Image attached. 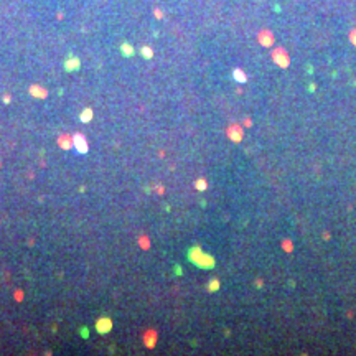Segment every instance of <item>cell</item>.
Segmentation results:
<instances>
[{
    "instance_id": "cell-19",
    "label": "cell",
    "mask_w": 356,
    "mask_h": 356,
    "mask_svg": "<svg viewBox=\"0 0 356 356\" xmlns=\"http://www.w3.org/2000/svg\"><path fill=\"white\" fill-rule=\"evenodd\" d=\"M251 124H252L251 119H246V121H244V126H246V127H251Z\"/></svg>"
},
{
    "instance_id": "cell-2",
    "label": "cell",
    "mask_w": 356,
    "mask_h": 356,
    "mask_svg": "<svg viewBox=\"0 0 356 356\" xmlns=\"http://www.w3.org/2000/svg\"><path fill=\"white\" fill-rule=\"evenodd\" d=\"M272 59H274V63H275L279 68H282V69H287V68L290 66L289 53H287L284 48H280V46H277L275 50L272 51Z\"/></svg>"
},
{
    "instance_id": "cell-3",
    "label": "cell",
    "mask_w": 356,
    "mask_h": 356,
    "mask_svg": "<svg viewBox=\"0 0 356 356\" xmlns=\"http://www.w3.org/2000/svg\"><path fill=\"white\" fill-rule=\"evenodd\" d=\"M257 41H259L260 46H264V48H270L274 46L275 43V36L270 30H260L259 35H257Z\"/></svg>"
},
{
    "instance_id": "cell-9",
    "label": "cell",
    "mask_w": 356,
    "mask_h": 356,
    "mask_svg": "<svg viewBox=\"0 0 356 356\" xmlns=\"http://www.w3.org/2000/svg\"><path fill=\"white\" fill-rule=\"evenodd\" d=\"M30 94L33 97H38V99H46V91L41 89L40 86H31L30 88Z\"/></svg>"
},
{
    "instance_id": "cell-8",
    "label": "cell",
    "mask_w": 356,
    "mask_h": 356,
    "mask_svg": "<svg viewBox=\"0 0 356 356\" xmlns=\"http://www.w3.org/2000/svg\"><path fill=\"white\" fill-rule=\"evenodd\" d=\"M58 143L61 148H64V150H69L73 147V137H68V135H61V137L58 138Z\"/></svg>"
},
{
    "instance_id": "cell-7",
    "label": "cell",
    "mask_w": 356,
    "mask_h": 356,
    "mask_svg": "<svg viewBox=\"0 0 356 356\" xmlns=\"http://www.w3.org/2000/svg\"><path fill=\"white\" fill-rule=\"evenodd\" d=\"M143 343L147 345L148 348H153L155 346V343H157V333L155 331H147L145 333V336H143Z\"/></svg>"
},
{
    "instance_id": "cell-10",
    "label": "cell",
    "mask_w": 356,
    "mask_h": 356,
    "mask_svg": "<svg viewBox=\"0 0 356 356\" xmlns=\"http://www.w3.org/2000/svg\"><path fill=\"white\" fill-rule=\"evenodd\" d=\"M233 76H234V79L238 81V83H241V84H244L247 81V76H246V73H244L243 69H234V71H233Z\"/></svg>"
},
{
    "instance_id": "cell-18",
    "label": "cell",
    "mask_w": 356,
    "mask_h": 356,
    "mask_svg": "<svg viewBox=\"0 0 356 356\" xmlns=\"http://www.w3.org/2000/svg\"><path fill=\"white\" fill-rule=\"evenodd\" d=\"M173 269H175V274H176V275H181V267L178 264H175V267H173Z\"/></svg>"
},
{
    "instance_id": "cell-5",
    "label": "cell",
    "mask_w": 356,
    "mask_h": 356,
    "mask_svg": "<svg viewBox=\"0 0 356 356\" xmlns=\"http://www.w3.org/2000/svg\"><path fill=\"white\" fill-rule=\"evenodd\" d=\"M226 135L233 140V142H241L243 140V127L239 124H231L226 129Z\"/></svg>"
},
{
    "instance_id": "cell-14",
    "label": "cell",
    "mask_w": 356,
    "mask_h": 356,
    "mask_svg": "<svg viewBox=\"0 0 356 356\" xmlns=\"http://www.w3.org/2000/svg\"><path fill=\"white\" fill-rule=\"evenodd\" d=\"M142 55L145 56V58H148V59H150V58H152V55H153V53H152V50H150V48H148V46H145V48H142Z\"/></svg>"
},
{
    "instance_id": "cell-15",
    "label": "cell",
    "mask_w": 356,
    "mask_h": 356,
    "mask_svg": "<svg viewBox=\"0 0 356 356\" xmlns=\"http://www.w3.org/2000/svg\"><path fill=\"white\" fill-rule=\"evenodd\" d=\"M79 336H81V338H88V336H89V330L86 327L79 328Z\"/></svg>"
},
{
    "instance_id": "cell-11",
    "label": "cell",
    "mask_w": 356,
    "mask_h": 356,
    "mask_svg": "<svg viewBox=\"0 0 356 356\" xmlns=\"http://www.w3.org/2000/svg\"><path fill=\"white\" fill-rule=\"evenodd\" d=\"M92 116H94V114H92L91 109H84L83 112H81V116H79V121L84 122V124H86V122H91L92 121Z\"/></svg>"
},
{
    "instance_id": "cell-6",
    "label": "cell",
    "mask_w": 356,
    "mask_h": 356,
    "mask_svg": "<svg viewBox=\"0 0 356 356\" xmlns=\"http://www.w3.org/2000/svg\"><path fill=\"white\" fill-rule=\"evenodd\" d=\"M112 330V320L109 317H102L96 322V331L99 335H106V333H109Z\"/></svg>"
},
{
    "instance_id": "cell-4",
    "label": "cell",
    "mask_w": 356,
    "mask_h": 356,
    "mask_svg": "<svg viewBox=\"0 0 356 356\" xmlns=\"http://www.w3.org/2000/svg\"><path fill=\"white\" fill-rule=\"evenodd\" d=\"M73 147L78 150V153H88V150H89L88 140H86V137H84L83 134L73 135Z\"/></svg>"
},
{
    "instance_id": "cell-16",
    "label": "cell",
    "mask_w": 356,
    "mask_h": 356,
    "mask_svg": "<svg viewBox=\"0 0 356 356\" xmlns=\"http://www.w3.org/2000/svg\"><path fill=\"white\" fill-rule=\"evenodd\" d=\"M350 41H351L353 45L356 46V28H355V30H351V31H350Z\"/></svg>"
},
{
    "instance_id": "cell-17",
    "label": "cell",
    "mask_w": 356,
    "mask_h": 356,
    "mask_svg": "<svg viewBox=\"0 0 356 356\" xmlns=\"http://www.w3.org/2000/svg\"><path fill=\"white\" fill-rule=\"evenodd\" d=\"M124 53H126V55L129 56V55H132V53H134V50H132V48H130L129 45H124Z\"/></svg>"
},
{
    "instance_id": "cell-20",
    "label": "cell",
    "mask_w": 356,
    "mask_h": 356,
    "mask_svg": "<svg viewBox=\"0 0 356 356\" xmlns=\"http://www.w3.org/2000/svg\"><path fill=\"white\" fill-rule=\"evenodd\" d=\"M4 102H5V104H9V102H10V96H9V94H5V96H4Z\"/></svg>"
},
{
    "instance_id": "cell-13",
    "label": "cell",
    "mask_w": 356,
    "mask_h": 356,
    "mask_svg": "<svg viewBox=\"0 0 356 356\" xmlns=\"http://www.w3.org/2000/svg\"><path fill=\"white\" fill-rule=\"evenodd\" d=\"M219 287H221V284H219L218 279H213V280L208 282V290L210 292H216V290H219Z\"/></svg>"
},
{
    "instance_id": "cell-12",
    "label": "cell",
    "mask_w": 356,
    "mask_h": 356,
    "mask_svg": "<svg viewBox=\"0 0 356 356\" xmlns=\"http://www.w3.org/2000/svg\"><path fill=\"white\" fill-rule=\"evenodd\" d=\"M195 188H196L198 191H206V188H208V181H206L205 178H198V180L195 181Z\"/></svg>"
},
{
    "instance_id": "cell-1",
    "label": "cell",
    "mask_w": 356,
    "mask_h": 356,
    "mask_svg": "<svg viewBox=\"0 0 356 356\" xmlns=\"http://www.w3.org/2000/svg\"><path fill=\"white\" fill-rule=\"evenodd\" d=\"M186 257L191 262L193 265H196L198 269H203V270H211V269L216 265V260L211 254H206L200 246H191L186 251Z\"/></svg>"
}]
</instances>
